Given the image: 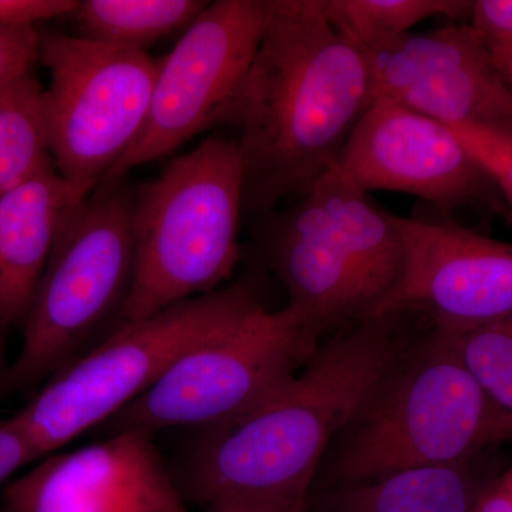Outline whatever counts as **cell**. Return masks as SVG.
<instances>
[{
    "label": "cell",
    "mask_w": 512,
    "mask_h": 512,
    "mask_svg": "<svg viewBox=\"0 0 512 512\" xmlns=\"http://www.w3.org/2000/svg\"><path fill=\"white\" fill-rule=\"evenodd\" d=\"M365 53L375 99L447 127L512 138V87L471 23L409 33Z\"/></svg>",
    "instance_id": "30bf717a"
},
{
    "label": "cell",
    "mask_w": 512,
    "mask_h": 512,
    "mask_svg": "<svg viewBox=\"0 0 512 512\" xmlns=\"http://www.w3.org/2000/svg\"><path fill=\"white\" fill-rule=\"evenodd\" d=\"M42 110L57 173L92 192L146 121L160 59L64 33L40 35Z\"/></svg>",
    "instance_id": "ba28073f"
},
{
    "label": "cell",
    "mask_w": 512,
    "mask_h": 512,
    "mask_svg": "<svg viewBox=\"0 0 512 512\" xmlns=\"http://www.w3.org/2000/svg\"><path fill=\"white\" fill-rule=\"evenodd\" d=\"M90 194L55 165L0 198V323L25 322L67 215Z\"/></svg>",
    "instance_id": "9a60e30c"
},
{
    "label": "cell",
    "mask_w": 512,
    "mask_h": 512,
    "mask_svg": "<svg viewBox=\"0 0 512 512\" xmlns=\"http://www.w3.org/2000/svg\"><path fill=\"white\" fill-rule=\"evenodd\" d=\"M39 42L35 28L0 26V90L33 72L39 60Z\"/></svg>",
    "instance_id": "603a6c76"
},
{
    "label": "cell",
    "mask_w": 512,
    "mask_h": 512,
    "mask_svg": "<svg viewBox=\"0 0 512 512\" xmlns=\"http://www.w3.org/2000/svg\"><path fill=\"white\" fill-rule=\"evenodd\" d=\"M512 441V413L471 375L447 330L404 343L330 441L312 490L476 460Z\"/></svg>",
    "instance_id": "3957f363"
},
{
    "label": "cell",
    "mask_w": 512,
    "mask_h": 512,
    "mask_svg": "<svg viewBox=\"0 0 512 512\" xmlns=\"http://www.w3.org/2000/svg\"><path fill=\"white\" fill-rule=\"evenodd\" d=\"M265 256L318 338L336 326L372 318L376 299L311 195L271 218Z\"/></svg>",
    "instance_id": "5bb4252c"
},
{
    "label": "cell",
    "mask_w": 512,
    "mask_h": 512,
    "mask_svg": "<svg viewBox=\"0 0 512 512\" xmlns=\"http://www.w3.org/2000/svg\"><path fill=\"white\" fill-rule=\"evenodd\" d=\"M493 55L495 63H497L498 69L503 73L505 80L512 87V47L501 50V52L491 53Z\"/></svg>",
    "instance_id": "83f0119b"
},
{
    "label": "cell",
    "mask_w": 512,
    "mask_h": 512,
    "mask_svg": "<svg viewBox=\"0 0 512 512\" xmlns=\"http://www.w3.org/2000/svg\"><path fill=\"white\" fill-rule=\"evenodd\" d=\"M394 222L403 241V272L373 318L423 311L448 330L511 318L512 244L448 222L397 215Z\"/></svg>",
    "instance_id": "8fae6325"
},
{
    "label": "cell",
    "mask_w": 512,
    "mask_h": 512,
    "mask_svg": "<svg viewBox=\"0 0 512 512\" xmlns=\"http://www.w3.org/2000/svg\"><path fill=\"white\" fill-rule=\"evenodd\" d=\"M0 512H9V511L5 510V508H3V510H0Z\"/></svg>",
    "instance_id": "4dcf8cb0"
},
{
    "label": "cell",
    "mask_w": 512,
    "mask_h": 512,
    "mask_svg": "<svg viewBox=\"0 0 512 512\" xmlns=\"http://www.w3.org/2000/svg\"><path fill=\"white\" fill-rule=\"evenodd\" d=\"M318 340L291 305L276 312L261 306L184 353L100 429L107 436L128 430L154 434L234 419L298 375Z\"/></svg>",
    "instance_id": "52a82bcc"
},
{
    "label": "cell",
    "mask_w": 512,
    "mask_h": 512,
    "mask_svg": "<svg viewBox=\"0 0 512 512\" xmlns=\"http://www.w3.org/2000/svg\"><path fill=\"white\" fill-rule=\"evenodd\" d=\"M444 330L488 396L512 413V316L476 328Z\"/></svg>",
    "instance_id": "44dd1931"
},
{
    "label": "cell",
    "mask_w": 512,
    "mask_h": 512,
    "mask_svg": "<svg viewBox=\"0 0 512 512\" xmlns=\"http://www.w3.org/2000/svg\"><path fill=\"white\" fill-rule=\"evenodd\" d=\"M473 461L311 491L306 512H471L487 487Z\"/></svg>",
    "instance_id": "e0dca14e"
},
{
    "label": "cell",
    "mask_w": 512,
    "mask_h": 512,
    "mask_svg": "<svg viewBox=\"0 0 512 512\" xmlns=\"http://www.w3.org/2000/svg\"><path fill=\"white\" fill-rule=\"evenodd\" d=\"M448 128L456 134L512 207V138L497 136L477 128Z\"/></svg>",
    "instance_id": "7402d4cb"
},
{
    "label": "cell",
    "mask_w": 512,
    "mask_h": 512,
    "mask_svg": "<svg viewBox=\"0 0 512 512\" xmlns=\"http://www.w3.org/2000/svg\"><path fill=\"white\" fill-rule=\"evenodd\" d=\"M42 92L33 72L0 90V198L55 165L47 144Z\"/></svg>",
    "instance_id": "d6986e66"
},
{
    "label": "cell",
    "mask_w": 512,
    "mask_h": 512,
    "mask_svg": "<svg viewBox=\"0 0 512 512\" xmlns=\"http://www.w3.org/2000/svg\"><path fill=\"white\" fill-rule=\"evenodd\" d=\"M336 165L360 190L403 192L443 211L495 188L451 128L386 99L373 100Z\"/></svg>",
    "instance_id": "7c38bea8"
},
{
    "label": "cell",
    "mask_w": 512,
    "mask_h": 512,
    "mask_svg": "<svg viewBox=\"0 0 512 512\" xmlns=\"http://www.w3.org/2000/svg\"><path fill=\"white\" fill-rule=\"evenodd\" d=\"M498 480H500V483L512 494V466L510 470H508L503 477L498 478Z\"/></svg>",
    "instance_id": "f546056e"
},
{
    "label": "cell",
    "mask_w": 512,
    "mask_h": 512,
    "mask_svg": "<svg viewBox=\"0 0 512 512\" xmlns=\"http://www.w3.org/2000/svg\"><path fill=\"white\" fill-rule=\"evenodd\" d=\"M245 282L124 322L50 377L13 420L37 461L106 423L150 389L188 350L261 308Z\"/></svg>",
    "instance_id": "5b68a950"
},
{
    "label": "cell",
    "mask_w": 512,
    "mask_h": 512,
    "mask_svg": "<svg viewBox=\"0 0 512 512\" xmlns=\"http://www.w3.org/2000/svg\"><path fill=\"white\" fill-rule=\"evenodd\" d=\"M36 461L35 451L13 417L2 421L0 423V484L18 473L20 468Z\"/></svg>",
    "instance_id": "484cf974"
},
{
    "label": "cell",
    "mask_w": 512,
    "mask_h": 512,
    "mask_svg": "<svg viewBox=\"0 0 512 512\" xmlns=\"http://www.w3.org/2000/svg\"><path fill=\"white\" fill-rule=\"evenodd\" d=\"M133 198L124 180L101 181L67 215L23 322L22 348L0 379L2 392L47 382L107 323L120 322L136 266Z\"/></svg>",
    "instance_id": "8992f818"
},
{
    "label": "cell",
    "mask_w": 512,
    "mask_h": 512,
    "mask_svg": "<svg viewBox=\"0 0 512 512\" xmlns=\"http://www.w3.org/2000/svg\"><path fill=\"white\" fill-rule=\"evenodd\" d=\"M210 2L202 0H84L74 13L82 37L144 50L184 30Z\"/></svg>",
    "instance_id": "ac0fdd59"
},
{
    "label": "cell",
    "mask_w": 512,
    "mask_h": 512,
    "mask_svg": "<svg viewBox=\"0 0 512 512\" xmlns=\"http://www.w3.org/2000/svg\"><path fill=\"white\" fill-rule=\"evenodd\" d=\"M396 316L343 326L301 372L254 409L201 429L184 464L185 498L306 512L330 441L365 402L406 340Z\"/></svg>",
    "instance_id": "7a4b0ae2"
},
{
    "label": "cell",
    "mask_w": 512,
    "mask_h": 512,
    "mask_svg": "<svg viewBox=\"0 0 512 512\" xmlns=\"http://www.w3.org/2000/svg\"><path fill=\"white\" fill-rule=\"evenodd\" d=\"M9 512H187V498L154 443L128 430L43 457L3 490Z\"/></svg>",
    "instance_id": "4fadbf2b"
},
{
    "label": "cell",
    "mask_w": 512,
    "mask_h": 512,
    "mask_svg": "<svg viewBox=\"0 0 512 512\" xmlns=\"http://www.w3.org/2000/svg\"><path fill=\"white\" fill-rule=\"evenodd\" d=\"M471 8L473 2L464 0H325L330 23L363 52L409 35L436 16L454 22L470 18Z\"/></svg>",
    "instance_id": "ffe728a7"
},
{
    "label": "cell",
    "mask_w": 512,
    "mask_h": 512,
    "mask_svg": "<svg viewBox=\"0 0 512 512\" xmlns=\"http://www.w3.org/2000/svg\"><path fill=\"white\" fill-rule=\"evenodd\" d=\"M3 328H5V326L0 323V379H2V376L5 375L6 372L5 360H3Z\"/></svg>",
    "instance_id": "f1b7e54d"
},
{
    "label": "cell",
    "mask_w": 512,
    "mask_h": 512,
    "mask_svg": "<svg viewBox=\"0 0 512 512\" xmlns=\"http://www.w3.org/2000/svg\"><path fill=\"white\" fill-rule=\"evenodd\" d=\"M264 2V32L231 120L252 214L311 190L375 100L369 59L330 23L325 0Z\"/></svg>",
    "instance_id": "6da1fadb"
},
{
    "label": "cell",
    "mask_w": 512,
    "mask_h": 512,
    "mask_svg": "<svg viewBox=\"0 0 512 512\" xmlns=\"http://www.w3.org/2000/svg\"><path fill=\"white\" fill-rule=\"evenodd\" d=\"M244 167L237 141L211 136L134 191V281L120 323L218 291L239 261Z\"/></svg>",
    "instance_id": "277c9868"
},
{
    "label": "cell",
    "mask_w": 512,
    "mask_h": 512,
    "mask_svg": "<svg viewBox=\"0 0 512 512\" xmlns=\"http://www.w3.org/2000/svg\"><path fill=\"white\" fill-rule=\"evenodd\" d=\"M76 0H0V26L35 28V23L74 15Z\"/></svg>",
    "instance_id": "d4e9b609"
},
{
    "label": "cell",
    "mask_w": 512,
    "mask_h": 512,
    "mask_svg": "<svg viewBox=\"0 0 512 512\" xmlns=\"http://www.w3.org/2000/svg\"><path fill=\"white\" fill-rule=\"evenodd\" d=\"M470 20L491 53L512 47V0H477Z\"/></svg>",
    "instance_id": "cb8c5ba5"
},
{
    "label": "cell",
    "mask_w": 512,
    "mask_h": 512,
    "mask_svg": "<svg viewBox=\"0 0 512 512\" xmlns=\"http://www.w3.org/2000/svg\"><path fill=\"white\" fill-rule=\"evenodd\" d=\"M265 25L264 0H217L161 57L144 126L103 181L168 156L231 121Z\"/></svg>",
    "instance_id": "9c48e42d"
},
{
    "label": "cell",
    "mask_w": 512,
    "mask_h": 512,
    "mask_svg": "<svg viewBox=\"0 0 512 512\" xmlns=\"http://www.w3.org/2000/svg\"><path fill=\"white\" fill-rule=\"evenodd\" d=\"M205 512H288L271 505L249 503V501L220 500L205 507Z\"/></svg>",
    "instance_id": "4316f807"
},
{
    "label": "cell",
    "mask_w": 512,
    "mask_h": 512,
    "mask_svg": "<svg viewBox=\"0 0 512 512\" xmlns=\"http://www.w3.org/2000/svg\"><path fill=\"white\" fill-rule=\"evenodd\" d=\"M306 194L325 212L330 227L375 296L373 318L403 272L404 247L394 214L379 210L367 192L346 178L336 164L320 175Z\"/></svg>",
    "instance_id": "2e32d148"
}]
</instances>
